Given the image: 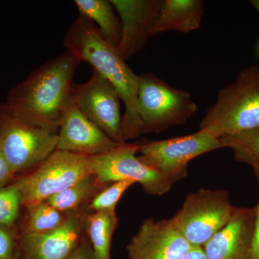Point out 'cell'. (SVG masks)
Instances as JSON below:
<instances>
[{
  "mask_svg": "<svg viewBox=\"0 0 259 259\" xmlns=\"http://www.w3.org/2000/svg\"><path fill=\"white\" fill-rule=\"evenodd\" d=\"M235 207L228 191L199 189L187 194L182 208L170 220L192 246L203 248L229 221Z\"/></svg>",
  "mask_w": 259,
  "mask_h": 259,
  "instance_id": "7",
  "label": "cell"
},
{
  "mask_svg": "<svg viewBox=\"0 0 259 259\" xmlns=\"http://www.w3.org/2000/svg\"><path fill=\"white\" fill-rule=\"evenodd\" d=\"M250 3L259 14V0H251Z\"/></svg>",
  "mask_w": 259,
  "mask_h": 259,
  "instance_id": "29",
  "label": "cell"
},
{
  "mask_svg": "<svg viewBox=\"0 0 259 259\" xmlns=\"http://www.w3.org/2000/svg\"><path fill=\"white\" fill-rule=\"evenodd\" d=\"M121 144L112 141L71 100L58 131L56 150L90 157L110 152Z\"/></svg>",
  "mask_w": 259,
  "mask_h": 259,
  "instance_id": "13",
  "label": "cell"
},
{
  "mask_svg": "<svg viewBox=\"0 0 259 259\" xmlns=\"http://www.w3.org/2000/svg\"><path fill=\"white\" fill-rule=\"evenodd\" d=\"M121 23L117 50L125 61L142 50L151 37V30L163 0H110Z\"/></svg>",
  "mask_w": 259,
  "mask_h": 259,
  "instance_id": "14",
  "label": "cell"
},
{
  "mask_svg": "<svg viewBox=\"0 0 259 259\" xmlns=\"http://www.w3.org/2000/svg\"><path fill=\"white\" fill-rule=\"evenodd\" d=\"M67 259H97L86 236Z\"/></svg>",
  "mask_w": 259,
  "mask_h": 259,
  "instance_id": "26",
  "label": "cell"
},
{
  "mask_svg": "<svg viewBox=\"0 0 259 259\" xmlns=\"http://www.w3.org/2000/svg\"><path fill=\"white\" fill-rule=\"evenodd\" d=\"M223 148L231 149L236 161L250 165L259 162V127L221 138Z\"/></svg>",
  "mask_w": 259,
  "mask_h": 259,
  "instance_id": "21",
  "label": "cell"
},
{
  "mask_svg": "<svg viewBox=\"0 0 259 259\" xmlns=\"http://www.w3.org/2000/svg\"><path fill=\"white\" fill-rule=\"evenodd\" d=\"M22 207L20 192L13 183L0 189V226L16 228Z\"/></svg>",
  "mask_w": 259,
  "mask_h": 259,
  "instance_id": "22",
  "label": "cell"
},
{
  "mask_svg": "<svg viewBox=\"0 0 259 259\" xmlns=\"http://www.w3.org/2000/svg\"><path fill=\"white\" fill-rule=\"evenodd\" d=\"M182 259H207L202 247L193 246Z\"/></svg>",
  "mask_w": 259,
  "mask_h": 259,
  "instance_id": "28",
  "label": "cell"
},
{
  "mask_svg": "<svg viewBox=\"0 0 259 259\" xmlns=\"http://www.w3.org/2000/svg\"><path fill=\"white\" fill-rule=\"evenodd\" d=\"M20 233L16 228L0 226V259H11L18 249Z\"/></svg>",
  "mask_w": 259,
  "mask_h": 259,
  "instance_id": "24",
  "label": "cell"
},
{
  "mask_svg": "<svg viewBox=\"0 0 259 259\" xmlns=\"http://www.w3.org/2000/svg\"><path fill=\"white\" fill-rule=\"evenodd\" d=\"M222 148L221 139L199 130L187 136L141 143L139 158L175 184L187 176L190 161Z\"/></svg>",
  "mask_w": 259,
  "mask_h": 259,
  "instance_id": "9",
  "label": "cell"
},
{
  "mask_svg": "<svg viewBox=\"0 0 259 259\" xmlns=\"http://www.w3.org/2000/svg\"><path fill=\"white\" fill-rule=\"evenodd\" d=\"M141 143H122L110 152L89 157L90 175L102 186L133 180L142 186L145 192L153 196L166 194L174 185L165 175L147 166L136 156Z\"/></svg>",
  "mask_w": 259,
  "mask_h": 259,
  "instance_id": "8",
  "label": "cell"
},
{
  "mask_svg": "<svg viewBox=\"0 0 259 259\" xmlns=\"http://www.w3.org/2000/svg\"><path fill=\"white\" fill-rule=\"evenodd\" d=\"M58 133L28 123L0 104V153L15 177L38 166L56 150Z\"/></svg>",
  "mask_w": 259,
  "mask_h": 259,
  "instance_id": "5",
  "label": "cell"
},
{
  "mask_svg": "<svg viewBox=\"0 0 259 259\" xmlns=\"http://www.w3.org/2000/svg\"><path fill=\"white\" fill-rule=\"evenodd\" d=\"M116 210H102L88 214L85 236L97 259H110L112 236L117 227Z\"/></svg>",
  "mask_w": 259,
  "mask_h": 259,
  "instance_id": "18",
  "label": "cell"
},
{
  "mask_svg": "<svg viewBox=\"0 0 259 259\" xmlns=\"http://www.w3.org/2000/svg\"><path fill=\"white\" fill-rule=\"evenodd\" d=\"M258 49H259V47H258Z\"/></svg>",
  "mask_w": 259,
  "mask_h": 259,
  "instance_id": "31",
  "label": "cell"
},
{
  "mask_svg": "<svg viewBox=\"0 0 259 259\" xmlns=\"http://www.w3.org/2000/svg\"><path fill=\"white\" fill-rule=\"evenodd\" d=\"M88 207L67 214L62 226L39 234L20 235V259H67L85 236Z\"/></svg>",
  "mask_w": 259,
  "mask_h": 259,
  "instance_id": "11",
  "label": "cell"
},
{
  "mask_svg": "<svg viewBox=\"0 0 259 259\" xmlns=\"http://www.w3.org/2000/svg\"><path fill=\"white\" fill-rule=\"evenodd\" d=\"M253 170L255 178L258 182L259 188V162L252 163L250 165ZM255 221L254 235L252 241L251 248L248 259H259V198L257 205L255 206Z\"/></svg>",
  "mask_w": 259,
  "mask_h": 259,
  "instance_id": "25",
  "label": "cell"
},
{
  "mask_svg": "<svg viewBox=\"0 0 259 259\" xmlns=\"http://www.w3.org/2000/svg\"><path fill=\"white\" fill-rule=\"evenodd\" d=\"M79 63L65 51L34 69L12 88L3 105L15 117L58 133L71 102L73 79Z\"/></svg>",
  "mask_w": 259,
  "mask_h": 259,
  "instance_id": "1",
  "label": "cell"
},
{
  "mask_svg": "<svg viewBox=\"0 0 259 259\" xmlns=\"http://www.w3.org/2000/svg\"><path fill=\"white\" fill-rule=\"evenodd\" d=\"M25 209L26 213L20 235L39 234L54 231L64 224L68 215L47 201L28 206Z\"/></svg>",
  "mask_w": 259,
  "mask_h": 259,
  "instance_id": "20",
  "label": "cell"
},
{
  "mask_svg": "<svg viewBox=\"0 0 259 259\" xmlns=\"http://www.w3.org/2000/svg\"><path fill=\"white\" fill-rule=\"evenodd\" d=\"M136 182L122 180L113 182L100 191L89 204L91 212L102 210H116V206L122 196Z\"/></svg>",
  "mask_w": 259,
  "mask_h": 259,
  "instance_id": "23",
  "label": "cell"
},
{
  "mask_svg": "<svg viewBox=\"0 0 259 259\" xmlns=\"http://www.w3.org/2000/svg\"><path fill=\"white\" fill-rule=\"evenodd\" d=\"M90 175L88 156L56 150L36 168L15 178L13 184L25 208L45 202Z\"/></svg>",
  "mask_w": 259,
  "mask_h": 259,
  "instance_id": "6",
  "label": "cell"
},
{
  "mask_svg": "<svg viewBox=\"0 0 259 259\" xmlns=\"http://www.w3.org/2000/svg\"><path fill=\"white\" fill-rule=\"evenodd\" d=\"M255 207H235L226 226L204 245L207 259H248L254 235Z\"/></svg>",
  "mask_w": 259,
  "mask_h": 259,
  "instance_id": "15",
  "label": "cell"
},
{
  "mask_svg": "<svg viewBox=\"0 0 259 259\" xmlns=\"http://www.w3.org/2000/svg\"><path fill=\"white\" fill-rule=\"evenodd\" d=\"M71 100L83 115L110 137L121 144L120 98L110 81L93 69L88 81L73 84Z\"/></svg>",
  "mask_w": 259,
  "mask_h": 259,
  "instance_id": "10",
  "label": "cell"
},
{
  "mask_svg": "<svg viewBox=\"0 0 259 259\" xmlns=\"http://www.w3.org/2000/svg\"><path fill=\"white\" fill-rule=\"evenodd\" d=\"M63 45L79 62H87L106 78L117 90L125 112L121 123L122 143L142 134L138 106L139 76L135 74L117 48L107 42L96 25L79 15L66 32Z\"/></svg>",
  "mask_w": 259,
  "mask_h": 259,
  "instance_id": "2",
  "label": "cell"
},
{
  "mask_svg": "<svg viewBox=\"0 0 259 259\" xmlns=\"http://www.w3.org/2000/svg\"><path fill=\"white\" fill-rule=\"evenodd\" d=\"M11 259H20V255H19L18 249V251H17V253H15L14 256H13Z\"/></svg>",
  "mask_w": 259,
  "mask_h": 259,
  "instance_id": "30",
  "label": "cell"
},
{
  "mask_svg": "<svg viewBox=\"0 0 259 259\" xmlns=\"http://www.w3.org/2000/svg\"><path fill=\"white\" fill-rule=\"evenodd\" d=\"M138 106L142 134L184 125L197 111L188 92L173 88L151 72L139 76Z\"/></svg>",
  "mask_w": 259,
  "mask_h": 259,
  "instance_id": "4",
  "label": "cell"
},
{
  "mask_svg": "<svg viewBox=\"0 0 259 259\" xmlns=\"http://www.w3.org/2000/svg\"><path fill=\"white\" fill-rule=\"evenodd\" d=\"M259 127V67L252 66L218 91L207 109L199 130L215 137L239 134Z\"/></svg>",
  "mask_w": 259,
  "mask_h": 259,
  "instance_id": "3",
  "label": "cell"
},
{
  "mask_svg": "<svg viewBox=\"0 0 259 259\" xmlns=\"http://www.w3.org/2000/svg\"><path fill=\"white\" fill-rule=\"evenodd\" d=\"M15 175L6 160L0 153V189L13 183L15 180Z\"/></svg>",
  "mask_w": 259,
  "mask_h": 259,
  "instance_id": "27",
  "label": "cell"
},
{
  "mask_svg": "<svg viewBox=\"0 0 259 259\" xmlns=\"http://www.w3.org/2000/svg\"><path fill=\"white\" fill-rule=\"evenodd\" d=\"M79 15L93 22L102 37L114 47L121 38V23L110 0H75Z\"/></svg>",
  "mask_w": 259,
  "mask_h": 259,
  "instance_id": "17",
  "label": "cell"
},
{
  "mask_svg": "<svg viewBox=\"0 0 259 259\" xmlns=\"http://www.w3.org/2000/svg\"><path fill=\"white\" fill-rule=\"evenodd\" d=\"M204 15L201 0H163L151 37L168 31L189 33L200 28Z\"/></svg>",
  "mask_w": 259,
  "mask_h": 259,
  "instance_id": "16",
  "label": "cell"
},
{
  "mask_svg": "<svg viewBox=\"0 0 259 259\" xmlns=\"http://www.w3.org/2000/svg\"><path fill=\"white\" fill-rule=\"evenodd\" d=\"M105 187L90 175L50 197L47 202L61 212L69 214L88 207L94 197Z\"/></svg>",
  "mask_w": 259,
  "mask_h": 259,
  "instance_id": "19",
  "label": "cell"
},
{
  "mask_svg": "<svg viewBox=\"0 0 259 259\" xmlns=\"http://www.w3.org/2000/svg\"><path fill=\"white\" fill-rule=\"evenodd\" d=\"M192 247L171 220L148 218L132 237L127 250L129 259H182Z\"/></svg>",
  "mask_w": 259,
  "mask_h": 259,
  "instance_id": "12",
  "label": "cell"
}]
</instances>
